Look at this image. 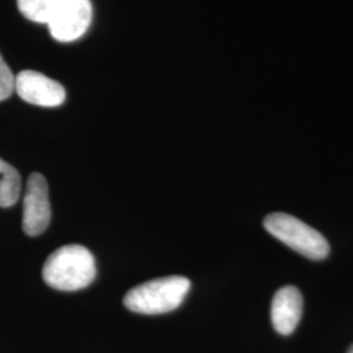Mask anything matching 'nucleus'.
Returning a JSON list of instances; mask_svg holds the SVG:
<instances>
[{"mask_svg":"<svg viewBox=\"0 0 353 353\" xmlns=\"http://www.w3.org/2000/svg\"><path fill=\"white\" fill-rule=\"evenodd\" d=\"M92 13L90 0H64L48 24L51 36L61 42L81 37L92 23Z\"/></svg>","mask_w":353,"mask_h":353,"instance_id":"39448f33","label":"nucleus"},{"mask_svg":"<svg viewBox=\"0 0 353 353\" xmlns=\"http://www.w3.org/2000/svg\"><path fill=\"white\" fill-rule=\"evenodd\" d=\"M348 353H353V345L350 348V350H348Z\"/></svg>","mask_w":353,"mask_h":353,"instance_id":"9b49d317","label":"nucleus"},{"mask_svg":"<svg viewBox=\"0 0 353 353\" xmlns=\"http://www.w3.org/2000/svg\"><path fill=\"white\" fill-rule=\"evenodd\" d=\"M14 90L24 101L42 108H55L65 100V89L61 83L30 70L14 77Z\"/></svg>","mask_w":353,"mask_h":353,"instance_id":"423d86ee","label":"nucleus"},{"mask_svg":"<svg viewBox=\"0 0 353 353\" xmlns=\"http://www.w3.org/2000/svg\"><path fill=\"white\" fill-rule=\"evenodd\" d=\"M93 254L81 245H65L46 259L42 276L54 290L72 292L88 287L96 278Z\"/></svg>","mask_w":353,"mask_h":353,"instance_id":"f257e3e1","label":"nucleus"},{"mask_svg":"<svg viewBox=\"0 0 353 353\" xmlns=\"http://www.w3.org/2000/svg\"><path fill=\"white\" fill-rule=\"evenodd\" d=\"M303 294L293 285H285L275 293L271 305L272 326L280 335H290L303 316Z\"/></svg>","mask_w":353,"mask_h":353,"instance_id":"0eeeda50","label":"nucleus"},{"mask_svg":"<svg viewBox=\"0 0 353 353\" xmlns=\"http://www.w3.org/2000/svg\"><path fill=\"white\" fill-rule=\"evenodd\" d=\"M50 220L51 207L48 182L42 174L32 173L26 182L23 229L28 236L36 237L48 229Z\"/></svg>","mask_w":353,"mask_h":353,"instance_id":"20e7f679","label":"nucleus"},{"mask_svg":"<svg viewBox=\"0 0 353 353\" xmlns=\"http://www.w3.org/2000/svg\"><path fill=\"white\" fill-rule=\"evenodd\" d=\"M191 283L185 276H166L139 284L127 292L123 303L139 314H165L176 310L189 293Z\"/></svg>","mask_w":353,"mask_h":353,"instance_id":"f03ea898","label":"nucleus"},{"mask_svg":"<svg viewBox=\"0 0 353 353\" xmlns=\"http://www.w3.org/2000/svg\"><path fill=\"white\" fill-rule=\"evenodd\" d=\"M263 227L271 236L309 259L322 261L330 252L327 240L314 228L292 214H270L263 221Z\"/></svg>","mask_w":353,"mask_h":353,"instance_id":"7ed1b4c3","label":"nucleus"},{"mask_svg":"<svg viewBox=\"0 0 353 353\" xmlns=\"http://www.w3.org/2000/svg\"><path fill=\"white\" fill-rule=\"evenodd\" d=\"M14 90V75L0 55V101L11 97Z\"/></svg>","mask_w":353,"mask_h":353,"instance_id":"9d476101","label":"nucleus"},{"mask_svg":"<svg viewBox=\"0 0 353 353\" xmlns=\"http://www.w3.org/2000/svg\"><path fill=\"white\" fill-rule=\"evenodd\" d=\"M21 176L12 165L0 159V207H11L19 201Z\"/></svg>","mask_w":353,"mask_h":353,"instance_id":"6e6552de","label":"nucleus"},{"mask_svg":"<svg viewBox=\"0 0 353 353\" xmlns=\"http://www.w3.org/2000/svg\"><path fill=\"white\" fill-rule=\"evenodd\" d=\"M63 3L64 0H17V7L30 21L49 24Z\"/></svg>","mask_w":353,"mask_h":353,"instance_id":"1a4fd4ad","label":"nucleus"}]
</instances>
